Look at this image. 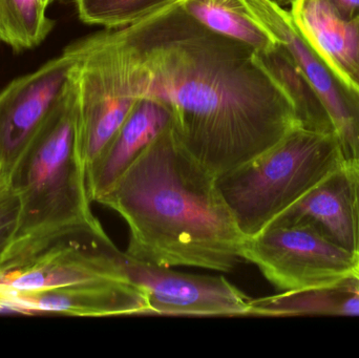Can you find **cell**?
I'll use <instances>...</instances> for the list:
<instances>
[{
    "instance_id": "obj_1",
    "label": "cell",
    "mask_w": 359,
    "mask_h": 358,
    "mask_svg": "<svg viewBox=\"0 0 359 358\" xmlns=\"http://www.w3.org/2000/svg\"><path fill=\"white\" fill-rule=\"evenodd\" d=\"M63 52L107 94L165 106L182 146L217 177L299 126L257 50L207 29L181 0L128 27L84 36Z\"/></svg>"
},
{
    "instance_id": "obj_2",
    "label": "cell",
    "mask_w": 359,
    "mask_h": 358,
    "mask_svg": "<svg viewBox=\"0 0 359 358\" xmlns=\"http://www.w3.org/2000/svg\"><path fill=\"white\" fill-rule=\"evenodd\" d=\"M97 203L130 230L126 254L163 267L231 273L247 237L217 186V176L166 128Z\"/></svg>"
},
{
    "instance_id": "obj_3",
    "label": "cell",
    "mask_w": 359,
    "mask_h": 358,
    "mask_svg": "<svg viewBox=\"0 0 359 358\" xmlns=\"http://www.w3.org/2000/svg\"><path fill=\"white\" fill-rule=\"evenodd\" d=\"M10 180L20 201V220L1 265L62 235L104 233L90 207L71 78L65 98L27 147Z\"/></svg>"
},
{
    "instance_id": "obj_4",
    "label": "cell",
    "mask_w": 359,
    "mask_h": 358,
    "mask_svg": "<svg viewBox=\"0 0 359 358\" xmlns=\"http://www.w3.org/2000/svg\"><path fill=\"white\" fill-rule=\"evenodd\" d=\"M344 163L337 135L297 126L271 149L217 176V186L243 235L251 237Z\"/></svg>"
},
{
    "instance_id": "obj_5",
    "label": "cell",
    "mask_w": 359,
    "mask_h": 358,
    "mask_svg": "<svg viewBox=\"0 0 359 358\" xmlns=\"http://www.w3.org/2000/svg\"><path fill=\"white\" fill-rule=\"evenodd\" d=\"M245 262L284 291L339 283L359 275V262L308 225L268 226L247 237Z\"/></svg>"
},
{
    "instance_id": "obj_6",
    "label": "cell",
    "mask_w": 359,
    "mask_h": 358,
    "mask_svg": "<svg viewBox=\"0 0 359 358\" xmlns=\"http://www.w3.org/2000/svg\"><path fill=\"white\" fill-rule=\"evenodd\" d=\"M111 264L122 281L139 290L147 302V315L190 317L249 315L250 298L225 277L179 273L137 260L107 246Z\"/></svg>"
},
{
    "instance_id": "obj_7",
    "label": "cell",
    "mask_w": 359,
    "mask_h": 358,
    "mask_svg": "<svg viewBox=\"0 0 359 358\" xmlns=\"http://www.w3.org/2000/svg\"><path fill=\"white\" fill-rule=\"evenodd\" d=\"M253 18L292 57L328 111L344 161L359 165V90L299 32L290 12L273 0H244Z\"/></svg>"
},
{
    "instance_id": "obj_8",
    "label": "cell",
    "mask_w": 359,
    "mask_h": 358,
    "mask_svg": "<svg viewBox=\"0 0 359 358\" xmlns=\"http://www.w3.org/2000/svg\"><path fill=\"white\" fill-rule=\"evenodd\" d=\"M109 242L105 231H81L50 240L1 265L0 289L29 291L120 280L107 256Z\"/></svg>"
},
{
    "instance_id": "obj_9",
    "label": "cell",
    "mask_w": 359,
    "mask_h": 358,
    "mask_svg": "<svg viewBox=\"0 0 359 358\" xmlns=\"http://www.w3.org/2000/svg\"><path fill=\"white\" fill-rule=\"evenodd\" d=\"M72 65L62 52L0 90V167L8 176L65 98Z\"/></svg>"
},
{
    "instance_id": "obj_10",
    "label": "cell",
    "mask_w": 359,
    "mask_h": 358,
    "mask_svg": "<svg viewBox=\"0 0 359 358\" xmlns=\"http://www.w3.org/2000/svg\"><path fill=\"white\" fill-rule=\"evenodd\" d=\"M308 225L359 262V165L344 163L269 226Z\"/></svg>"
},
{
    "instance_id": "obj_11",
    "label": "cell",
    "mask_w": 359,
    "mask_h": 358,
    "mask_svg": "<svg viewBox=\"0 0 359 358\" xmlns=\"http://www.w3.org/2000/svg\"><path fill=\"white\" fill-rule=\"evenodd\" d=\"M144 296L120 280H102L53 289H0V313L102 317L147 315Z\"/></svg>"
},
{
    "instance_id": "obj_12",
    "label": "cell",
    "mask_w": 359,
    "mask_h": 358,
    "mask_svg": "<svg viewBox=\"0 0 359 358\" xmlns=\"http://www.w3.org/2000/svg\"><path fill=\"white\" fill-rule=\"evenodd\" d=\"M170 123L172 116L165 106L157 101L139 99L117 134L86 172L92 202L97 203Z\"/></svg>"
},
{
    "instance_id": "obj_13",
    "label": "cell",
    "mask_w": 359,
    "mask_h": 358,
    "mask_svg": "<svg viewBox=\"0 0 359 358\" xmlns=\"http://www.w3.org/2000/svg\"><path fill=\"white\" fill-rule=\"evenodd\" d=\"M289 12L308 42L359 90V16L345 20L327 0H297Z\"/></svg>"
},
{
    "instance_id": "obj_14",
    "label": "cell",
    "mask_w": 359,
    "mask_h": 358,
    "mask_svg": "<svg viewBox=\"0 0 359 358\" xmlns=\"http://www.w3.org/2000/svg\"><path fill=\"white\" fill-rule=\"evenodd\" d=\"M69 78L75 95L78 135L88 172L117 134L138 100L107 94L73 65Z\"/></svg>"
},
{
    "instance_id": "obj_15",
    "label": "cell",
    "mask_w": 359,
    "mask_h": 358,
    "mask_svg": "<svg viewBox=\"0 0 359 358\" xmlns=\"http://www.w3.org/2000/svg\"><path fill=\"white\" fill-rule=\"evenodd\" d=\"M359 315V275L339 283L284 291L249 302V315Z\"/></svg>"
},
{
    "instance_id": "obj_16",
    "label": "cell",
    "mask_w": 359,
    "mask_h": 358,
    "mask_svg": "<svg viewBox=\"0 0 359 358\" xmlns=\"http://www.w3.org/2000/svg\"><path fill=\"white\" fill-rule=\"evenodd\" d=\"M257 56L292 103L299 128L335 134L332 120L324 103L284 46L276 42L269 50L257 52Z\"/></svg>"
},
{
    "instance_id": "obj_17",
    "label": "cell",
    "mask_w": 359,
    "mask_h": 358,
    "mask_svg": "<svg viewBox=\"0 0 359 358\" xmlns=\"http://www.w3.org/2000/svg\"><path fill=\"white\" fill-rule=\"evenodd\" d=\"M184 10L219 35L243 42L257 52L276 46L272 36L253 18L244 0H181Z\"/></svg>"
},
{
    "instance_id": "obj_18",
    "label": "cell",
    "mask_w": 359,
    "mask_h": 358,
    "mask_svg": "<svg viewBox=\"0 0 359 358\" xmlns=\"http://www.w3.org/2000/svg\"><path fill=\"white\" fill-rule=\"evenodd\" d=\"M46 8L42 0H0V43L15 52L40 46L55 27Z\"/></svg>"
},
{
    "instance_id": "obj_19",
    "label": "cell",
    "mask_w": 359,
    "mask_h": 358,
    "mask_svg": "<svg viewBox=\"0 0 359 358\" xmlns=\"http://www.w3.org/2000/svg\"><path fill=\"white\" fill-rule=\"evenodd\" d=\"M179 0H72L86 25L121 29Z\"/></svg>"
},
{
    "instance_id": "obj_20",
    "label": "cell",
    "mask_w": 359,
    "mask_h": 358,
    "mask_svg": "<svg viewBox=\"0 0 359 358\" xmlns=\"http://www.w3.org/2000/svg\"><path fill=\"white\" fill-rule=\"evenodd\" d=\"M20 210L18 195L10 183L0 191V266L18 230Z\"/></svg>"
},
{
    "instance_id": "obj_21",
    "label": "cell",
    "mask_w": 359,
    "mask_h": 358,
    "mask_svg": "<svg viewBox=\"0 0 359 358\" xmlns=\"http://www.w3.org/2000/svg\"><path fill=\"white\" fill-rule=\"evenodd\" d=\"M337 15L345 20L359 16V0H327Z\"/></svg>"
},
{
    "instance_id": "obj_22",
    "label": "cell",
    "mask_w": 359,
    "mask_h": 358,
    "mask_svg": "<svg viewBox=\"0 0 359 358\" xmlns=\"http://www.w3.org/2000/svg\"><path fill=\"white\" fill-rule=\"evenodd\" d=\"M10 183V176L0 167V191L4 189V187L8 186Z\"/></svg>"
},
{
    "instance_id": "obj_23",
    "label": "cell",
    "mask_w": 359,
    "mask_h": 358,
    "mask_svg": "<svg viewBox=\"0 0 359 358\" xmlns=\"http://www.w3.org/2000/svg\"><path fill=\"white\" fill-rule=\"evenodd\" d=\"M273 1L276 2V4H278V6L285 8V6H290L291 4L297 1V0H273Z\"/></svg>"
},
{
    "instance_id": "obj_24",
    "label": "cell",
    "mask_w": 359,
    "mask_h": 358,
    "mask_svg": "<svg viewBox=\"0 0 359 358\" xmlns=\"http://www.w3.org/2000/svg\"><path fill=\"white\" fill-rule=\"evenodd\" d=\"M42 1L46 4V6H48L50 4H52L53 2L56 1V0H42Z\"/></svg>"
}]
</instances>
